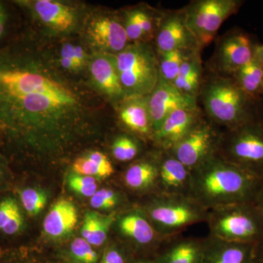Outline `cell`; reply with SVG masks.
<instances>
[{
  "label": "cell",
  "instance_id": "obj_44",
  "mask_svg": "<svg viewBox=\"0 0 263 263\" xmlns=\"http://www.w3.org/2000/svg\"><path fill=\"white\" fill-rule=\"evenodd\" d=\"M254 60H256L259 65L263 68V44H259L256 48L255 56H254Z\"/></svg>",
  "mask_w": 263,
  "mask_h": 263
},
{
  "label": "cell",
  "instance_id": "obj_33",
  "mask_svg": "<svg viewBox=\"0 0 263 263\" xmlns=\"http://www.w3.org/2000/svg\"><path fill=\"white\" fill-rule=\"evenodd\" d=\"M124 196L113 189L103 188L95 193L91 197L90 205L100 210H113L124 203Z\"/></svg>",
  "mask_w": 263,
  "mask_h": 263
},
{
  "label": "cell",
  "instance_id": "obj_24",
  "mask_svg": "<svg viewBox=\"0 0 263 263\" xmlns=\"http://www.w3.org/2000/svg\"><path fill=\"white\" fill-rule=\"evenodd\" d=\"M78 211L73 202L62 198L53 204L43 221V230L50 238H65L75 229Z\"/></svg>",
  "mask_w": 263,
  "mask_h": 263
},
{
  "label": "cell",
  "instance_id": "obj_20",
  "mask_svg": "<svg viewBox=\"0 0 263 263\" xmlns=\"http://www.w3.org/2000/svg\"><path fill=\"white\" fill-rule=\"evenodd\" d=\"M205 238H187L181 234L165 238L155 254V263H202Z\"/></svg>",
  "mask_w": 263,
  "mask_h": 263
},
{
  "label": "cell",
  "instance_id": "obj_37",
  "mask_svg": "<svg viewBox=\"0 0 263 263\" xmlns=\"http://www.w3.org/2000/svg\"><path fill=\"white\" fill-rule=\"evenodd\" d=\"M124 249L117 245L110 246L104 252L100 263H128Z\"/></svg>",
  "mask_w": 263,
  "mask_h": 263
},
{
  "label": "cell",
  "instance_id": "obj_11",
  "mask_svg": "<svg viewBox=\"0 0 263 263\" xmlns=\"http://www.w3.org/2000/svg\"><path fill=\"white\" fill-rule=\"evenodd\" d=\"M87 42L95 52L117 55L129 44L121 13H100L85 24Z\"/></svg>",
  "mask_w": 263,
  "mask_h": 263
},
{
  "label": "cell",
  "instance_id": "obj_25",
  "mask_svg": "<svg viewBox=\"0 0 263 263\" xmlns=\"http://www.w3.org/2000/svg\"><path fill=\"white\" fill-rule=\"evenodd\" d=\"M204 77L205 67L202 65L201 51H196L183 62L173 84L183 95L197 100Z\"/></svg>",
  "mask_w": 263,
  "mask_h": 263
},
{
  "label": "cell",
  "instance_id": "obj_2",
  "mask_svg": "<svg viewBox=\"0 0 263 263\" xmlns=\"http://www.w3.org/2000/svg\"><path fill=\"white\" fill-rule=\"evenodd\" d=\"M261 180L215 154L192 170L190 196L208 210L254 202Z\"/></svg>",
  "mask_w": 263,
  "mask_h": 263
},
{
  "label": "cell",
  "instance_id": "obj_16",
  "mask_svg": "<svg viewBox=\"0 0 263 263\" xmlns=\"http://www.w3.org/2000/svg\"><path fill=\"white\" fill-rule=\"evenodd\" d=\"M203 117L200 108L175 110L164 119L154 134L152 144L158 149L171 151L187 136Z\"/></svg>",
  "mask_w": 263,
  "mask_h": 263
},
{
  "label": "cell",
  "instance_id": "obj_6",
  "mask_svg": "<svg viewBox=\"0 0 263 263\" xmlns=\"http://www.w3.org/2000/svg\"><path fill=\"white\" fill-rule=\"evenodd\" d=\"M216 154L252 176L263 179V123L257 117L221 129Z\"/></svg>",
  "mask_w": 263,
  "mask_h": 263
},
{
  "label": "cell",
  "instance_id": "obj_26",
  "mask_svg": "<svg viewBox=\"0 0 263 263\" xmlns=\"http://www.w3.org/2000/svg\"><path fill=\"white\" fill-rule=\"evenodd\" d=\"M117 213L109 215H102L95 212H88L85 214L81 228L83 238L91 245L100 247L106 241L110 228L115 222Z\"/></svg>",
  "mask_w": 263,
  "mask_h": 263
},
{
  "label": "cell",
  "instance_id": "obj_27",
  "mask_svg": "<svg viewBox=\"0 0 263 263\" xmlns=\"http://www.w3.org/2000/svg\"><path fill=\"white\" fill-rule=\"evenodd\" d=\"M230 77L255 104L262 96L263 68L254 58Z\"/></svg>",
  "mask_w": 263,
  "mask_h": 263
},
{
  "label": "cell",
  "instance_id": "obj_40",
  "mask_svg": "<svg viewBox=\"0 0 263 263\" xmlns=\"http://www.w3.org/2000/svg\"><path fill=\"white\" fill-rule=\"evenodd\" d=\"M89 159L94 161L108 174L109 177L114 174L113 164L106 155L100 152H92L86 155Z\"/></svg>",
  "mask_w": 263,
  "mask_h": 263
},
{
  "label": "cell",
  "instance_id": "obj_35",
  "mask_svg": "<svg viewBox=\"0 0 263 263\" xmlns=\"http://www.w3.org/2000/svg\"><path fill=\"white\" fill-rule=\"evenodd\" d=\"M70 254L74 260L78 263L98 262V254L84 238H78L73 240L70 246Z\"/></svg>",
  "mask_w": 263,
  "mask_h": 263
},
{
  "label": "cell",
  "instance_id": "obj_22",
  "mask_svg": "<svg viewBox=\"0 0 263 263\" xmlns=\"http://www.w3.org/2000/svg\"><path fill=\"white\" fill-rule=\"evenodd\" d=\"M160 150L154 148L145 158L133 162L124 174L126 186L137 193H157L159 157Z\"/></svg>",
  "mask_w": 263,
  "mask_h": 263
},
{
  "label": "cell",
  "instance_id": "obj_28",
  "mask_svg": "<svg viewBox=\"0 0 263 263\" xmlns=\"http://www.w3.org/2000/svg\"><path fill=\"white\" fill-rule=\"evenodd\" d=\"M24 227L23 214L18 202L13 197L0 201V232L13 235L20 233Z\"/></svg>",
  "mask_w": 263,
  "mask_h": 263
},
{
  "label": "cell",
  "instance_id": "obj_21",
  "mask_svg": "<svg viewBox=\"0 0 263 263\" xmlns=\"http://www.w3.org/2000/svg\"><path fill=\"white\" fill-rule=\"evenodd\" d=\"M148 96L126 97L114 106L117 108L121 124L128 131L152 142L154 132L148 110Z\"/></svg>",
  "mask_w": 263,
  "mask_h": 263
},
{
  "label": "cell",
  "instance_id": "obj_14",
  "mask_svg": "<svg viewBox=\"0 0 263 263\" xmlns=\"http://www.w3.org/2000/svg\"><path fill=\"white\" fill-rule=\"evenodd\" d=\"M114 226L137 250H150L154 257L165 239L156 231L141 208L117 215Z\"/></svg>",
  "mask_w": 263,
  "mask_h": 263
},
{
  "label": "cell",
  "instance_id": "obj_32",
  "mask_svg": "<svg viewBox=\"0 0 263 263\" xmlns=\"http://www.w3.org/2000/svg\"><path fill=\"white\" fill-rule=\"evenodd\" d=\"M20 199L24 209L29 216H37L47 204L48 197L43 190L27 188L20 192Z\"/></svg>",
  "mask_w": 263,
  "mask_h": 263
},
{
  "label": "cell",
  "instance_id": "obj_42",
  "mask_svg": "<svg viewBox=\"0 0 263 263\" xmlns=\"http://www.w3.org/2000/svg\"><path fill=\"white\" fill-rule=\"evenodd\" d=\"M7 22L6 12L3 5L0 3V38L4 34Z\"/></svg>",
  "mask_w": 263,
  "mask_h": 263
},
{
  "label": "cell",
  "instance_id": "obj_5",
  "mask_svg": "<svg viewBox=\"0 0 263 263\" xmlns=\"http://www.w3.org/2000/svg\"><path fill=\"white\" fill-rule=\"evenodd\" d=\"M206 222L209 236L224 241L254 245L263 238V210L255 202L209 210Z\"/></svg>",
  "mask_w": 263,
  "mask_h": 263
},
{
  "label": "cell",
  "instance_id": "obj_15",
  "mask_svg": "<svg viewBox=\"0 0 263 263\" xmlns=\"http://www.w3.org/2000/svg\"><path fill=\"white\" fill-rule=\"evenodd\" d=\"M148 105L154 134L158 130L164 119L175 110L200 108L196 99L183 95L174 84L160 76L155 89L148 96Z\"/></svg>",
  "mask_w": 263,
  "mask_h": 263
},
{
  "label": "cell",
  "instance_id": "obj_41",
  "mask_svg": "<svg viewBox=\"0 0 263 263\" xmlns=\"http://www.w3.org/2000/svg\"><path fill=\"white\" fill-rule=\"evenodd\" d=\"M253 263H263V238L254 243Z\"/></svg>",
  "mask_w": 263,
  "mask_h": 263
},
{
  "label": "cell",
  "instance_id": "obj_30",
  "mask_svg": "<svg viewBox=\"0 0 263 263\" xmlns=\"http://www.w3.org/2000/svg\"><path fill=\"white\" fill-rule=\"evenodd\" d=\"M110 148L114 158L120 162L136 160L142 151L141 143L134 136L127 133H123L116 137Z\"/></svg>",
  "mask_w": 263,
  "mask_h": 263
},
{
  "label": "cell",
  "instance_id": "obj_23",
  "mask_svg": "<svg viewBox=\"0 0 263 263\" xmlns=\"http://www.w3.org/2000/svg\"><path fill=\"white\" fill-rule=\"evenodd\" d=\"M254 245L234 243L208 235L202 263H253Z\"/></svg>",
  "mask_w": 263,
  "mask_h": 263
},
{
  "label": "cell",
  "instance_id": "obj_39",
  "mask_svg": "<svg viewBox=\"0 0 263 263\" xmlns=\"http://www.w3.org/2000/svg\"><path fill=\"white\" fill-rule=\"evenodd\" d=\"M89 59L90 57L82 46L80 45H74L72 61L75 72L82 70L89 65Z\"/></svg>",
  "mask_w": 263,
  "mask_h": 263
},
{
  "label": "cell",
  "instance_id": "obj_10",
  "mask_svg": "<svg viewBox=\"0 0 263 263\" xmlns=\"http://www.w3.org/2000/svg\"><path fill=\"white\" fill-rule=\"evenodd\" d=\"M221 132L204 116L187 136L168 152L191 171L216 154Z\"/></svg>",
  "mask_w": 263,
  "mask_h": 263
},
{
  "label": "cell",
  "instance_id": "obj_38",
  "mask_svg": "<svg viewBox=\"0 0 263 263\" xmlns=\"http://www.w3.org/2000/svg\"><path fill=\"white\" fill-rule=\"evenodd\" d=\"M74 45L72 43H65L62 45L60 51L59 65L63 70L69 72H75L74 70L73 61H72V53H73Z\"/></svg>",
  "mask_w": 263,
  "mask_h": 263
},
{
  "label": "cell",
  "instance_id": "obj_9",
  "mask_svg": "<svg viewBox=\"0 0 263 263\" xmlns=\"http://www.w3.org/2000/svg\"><path fill=\"white\" fill-rule=\"evenodd\" d=\"M259 43L243 29H230L218 37L205 70L217 75L231 76L254 60Z\"/></svg>",
  "mask_w": 263,
  "mask_h": 263
},
{
  "label": "cell",
  "instance_id": "obj_13",
  "mask_svg": "<svg viewBox=\"0 0 263 263\" xmlns=\"http://www.w3.org/2000/svg\"><path fill=\"white\" fill-rule=\"evenodd\" d=\"M153 44L157 53L176 50L187 51H202V50L189 27L183 8L164 10Z\"/></svg>",
  "mask_w": 263,
  "mask_h": 263
},
{
  "label": "cell",
  "instance_id": "obj_1",
  "mask_svg": "<svg viewBox=\"0 0 263 263\" xmlns=\"http://www.w3.org/2000/svg\"><path fill=\"white\" fill-rule=\"evenodd\" d=\"M60 67L34 43L0 48V134L40 158L62 157L95 127L87 91Z\"/></svg>",
  "mask_w": 263,
  "mask_h": 263
},
{
  "label": "cell",
  "instance_id": "obj_7",
  "mask_svg": "<svg viewBox=\"0 0 263 263\" xmlns=\"http://www.w3.org/2000/svg\"><path fill=\"white\" fill-rule=\"evenodd\" d=\"M126 97L148 96L160 80L158 57L153 43H133L115 55Z\"/></svg>",
  "mask_w": 263,
  "mask_h": 263
},
{
  "label": "cell",
  "instance_id": "obj_29",
  "mask_svg": "<svg viewBox=\"0 0 263 263\" xmlns=\"http://www.w3.org/2000/svg\"><path fill=\"white\" fill-rule=\"evenodd\" d=\"M195 52L196 51L176 50L163 53H157L160 77L167 82L173 84L179 74L183 62Z\"/></svg>",
  "mask_w": 263,
  "mask_h": 263
},
{
  "label": "cell",
  "instance_id": "obj_19",
  "mask_svg": "<svg viewBox=\"0 0 263 263\" xmlns=\"http://www.w3.org/2000/svg\"><path fill=\"white\" fill-rule=\"evenodd\" d=\"M190 184L191 171L168 151L160 150L157 193L190 196Z\"/></svg>",
  "mask_w": 263,
  "mask_h": 263
},
{
  "label": "cell",
  "instance_id": "obj_18",
  "mask_svg": "<svg viewBox=\"0 0 263 263\" xmlns=\"http://www.w3.org/2000/svg\"><path fill=\"white\" fill-rule=\"evenodd\" d=\"M164 10L148 5L123 10L121 15L129 43H153Z\"/></svg>",
  "mask_w": 263,
  "mask_h": 263
},
{
  "label": "cell",
  "instance_id": "obj_34",
  "mask_svg": "<svg viewBox=\"0 0 263 263\" xmlns=\"http://www.w3.org/2000/svg\"><path fill=\"white\" fill-rule=\"evenodd\" d=\"M67 182L72 191L84 197H92L98 191V185L94 177L71 173Z\"/></svg>",
  "mask_w": 263,
  "mask_h": 263
},
{
  "label": "cell",
  "instance_id": "obj_43",
  "mask_svg": "<svg viewBox=\"0 0 263 263\" xmlns=\"http://www.w3.org/2000/svg\"><path fill=\"white\" fill-rule=\"evenodd\" d=\"M256 117L263 123V95L255 104Z\"/></svg>",
  "mask_w": 263,
  "mask_h": 263
},
{
  "label": "cell",
  "instance_id": "obj_12",
  "mask_svg": "<svg viewBox=\"0 0 263 263\" xmlns=\"http://www.w3.org/2000/svg\"><path fill=\"white\" fill-rule=\"evenodd\" d=\"M20 4L28 8L46 32L54 35H65L76 32L80 27L79 10L68 3L55 0L22 1Z\"/></svg>",
  "mask_w": 263,
  "mask_h": 263
},
{
  "label": "cell",
  "instance_id": "obj_46",
  "mask_svg": "<svg viewBox=\"0 0 263 263\" xmlns=\"http://www.w3.org/2000/svg\"><path fill=\"white\" fill-rule=\"evenodd\" d=\"M130 263H155L154 257H149V258H141L137 259V260H133Z\"/></svg>",
  "mask_w": 263,
  "mask_h": 263
},
{
  "label": "cell",
  "instance_id": "obj_45",
  "mask_svg": "<svg viewBox=\"0 0 263 263\" xmlns=\"http://www.w3.org/2000/svg\"><path fill=\"white\" fill-rule=\"evenodd\" d=\"M254 202L263 210V179L261 180L260 186H259L258 193H257V197H256L255 201Z\"/></svg>",
  "mask_w": 263,
  "mask_h": 263
},
{
  "label": "cell",
  "instance_id": "obj_17",
  "mask_svg": "<svg viewBox=\"0 0 263 263\" xmlns=\"http://www.w3.org/2000/svg\"><path fill=\"white\" fill-rule=\"evenodd\" d=\"M90 76L95 87L114 105L126 98L118 73L115 55L95 52L90 57Z\"/></svg>",
  "mask_w": 263,
  "mask_h": 263
},
{
  "label": "cell",
  "instance_id": "obj_8",
  "mask_svg": "<svg viewBox=\"0 0 263 263\" xmlns=\"http://www.w3.org/2000/svg\"><path fill=\"white\" fill-rule=\"evenodd\" d=\"M243 3L241 0H194L183 7L189 27L202 49L215 40L224 21L236 13Z\"/></svg>",
  "mask_w": 263,
  "mask_h": 263
},
{
  "label": "cell",
  "instance_id": "obj_3",
  "mask_svg": "<svg viewBox=\"0 0 263 263\" xmlns=\"http://www.w3.org/2000/svg\"><path fill=\"white\" fill-rule=\"evenodd\" d=\"M197 101L205 118L221 129L237 127L256 117L255 103L230 76L205 70Z\"/></svg>",
  "mask_w": 263,
  "mask_h": 263
},
{
  "label": "cell",
  "instance_id": "obj_4",
  "mask_svg": "<svg viewBox=\"0 0 263 263\" xmlns=\"http://www.w3.org/2000/svg\"><path fill=\"white\" fill-rule=\"evenodd\" d=\"M141 209L163 238L181 234L193 224L206 222L209 214V210L192 197L160 193L151 194Z\"/></svg>",
  "mask_w": 263,
  "mask_h": 263
},
{
  "label": "cell",
  "instance_id": "obj_31",
  "mask_svg": "<svg viewBox=\"0 0 263 263\" xmlns=\"http://www.w3.org/2000/svg\"><path fill=\"white\" fill-rule=\"evenodd\" d=\"M0 263H61L28 248L0 250Z\"/></svg>",
  "mask_w": 263,
  "mask_h": 263
},
{
  "label": "cell",
  "instance_id": "obj_36",
  "mask_svg": "<svg viewBox=\"0 0 263 263\" xmlns=\"http://www.w3.org/2000/svg\"><path fill=\"white\" fill-rule=\"evenodd\" d=\"M72 171L75 174L98 179H107L109 176L96 162L87 156L79 157L72 164Z\"/></svg>",
  "mask_w": 263,
  "mask_h": 263
}]
</instances>
